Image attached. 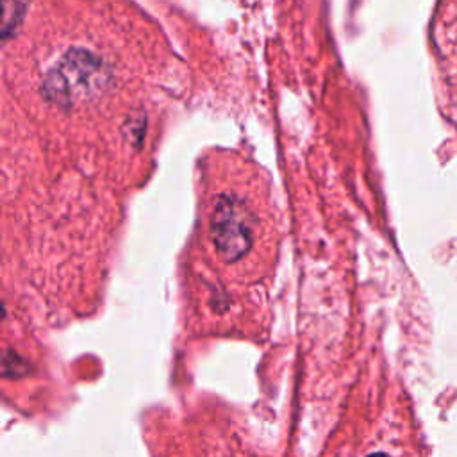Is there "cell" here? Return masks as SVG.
Returning a JSON list of instances; mask_svg holds the SVG:
<instances>
[{"label": "cell", "mask_w": 457, "mask_h": 457, "mask_svg": "<svg viewBox=\"0 0 457 457\" xmlns=\"http://www.w3.org/2000/svg\"><path fill=\"white\" fill-rule=\"evenodd\" d=\"M211 230L218 255L227 262H236L252 246L253 216L243 200L221 195L214 204Z\"/></svg>", "instance_id": "6da1fadb"}, {"label": "cell", "mask_w": 457, "mask_h": 457, "mask_svg": "<svg viewBox=\"0 0 457 457\" xmlns=\"http://www.w3.org/2000/svg\"><path fill=\"white\" fill-rule=\"evenodd\" d=\"M104 80L100 61L87 52H70L46 75L45 91L59 104H73L95 93Z\"/></svg>", "instance_id": "7a4b0ae2"}, {"label": "cell", "mask_w": 457, "mask_h": 457, "mask_svg": "<svg viewBox=\"0 0 457 457\" xmlns=\"http://www.w3.org/2000/svg\"><path fill=\"white\" fill-rule=\"evenodd\" d=\"M30 370V364L16 352L5 350L2 357V375L5 378H18L27 375Z\"/></svg>", "instance_id": "3957f363"}, {"label": "cell", "mask_w": 457, "mask_h": 457, "mask_svg": "<svg viewBox=\"0 0 457 457\" xmlns=\"http://www.w3.org/2000/svg\"><path fill=\"white\" fill-rule=\"evenodd\" d=\"M27 0H4V12H2V34L4 37L20 23L21 14L25 11Z\"/></svg>", "instance_id": "277c9868"}]
</instances>
